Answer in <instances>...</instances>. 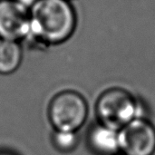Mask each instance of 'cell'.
<instances>
[{
	"instance_id": "1",
	"label": "cell",
	"mask_w": 155,
	"mask_h": 155,
	"mask_svg": "<svg viewBox=\"0 0 155 155\" xmlns=\"http://www.w3.org/2000/svg\"><path fill=\"white\" fill-rule=\"evenodd\" d=\"M76 12L69 0H37L30 7V27L24 42L44 50L66 42L74 33Z\"/></svg>"
},
{
	"instance_id": "2",
	"label": "cell",
	"mask_w": 155,
	"mask_h": 155,
	"mask_svg": "<svg viewBox=\"0 0 155 155\" xmlns=\"http://www.w3.org/2000/svg\"><path fill=\"white\" fill-rule=\"evenodd\" d=\"M95 109L100 124L118 132L131 122L143 118V105L131 93L122 88L104 92Z\"/></svg>"
},
{
	"instance_id": "3",
	"label": "cell",
	"mask_w": 155,
	"mask_h": 155,
	"mask_svg": "<svg viewBox=\"0 0 155 155\" xmlns=\"http://www.w3.org/2000/svg\"><path fill=\"white\" fill-rule=\"evenodd\" d=\"M88 105L84 98L74 91L57 94L48 107V117L55 131L75 132L85 123Z\"/></svg>"
},
{
	"instance_id": "4",
	"label": "cell",
	"mask_w": 155,
	"mask_h": 155,
	"mask_svg": "<svg viewBox=\"0 0 155 155\" xmlns=\"http://www.w3.org/2000/svg\"><path fill=\"white\" fill-rule=\"evenodd\" d=\"M120 150L125 155H153L155 126L145 118H138L119 131Z\"/></svg>"
},
{
	"instance_id": "5",
	"label": "cell",
	"mask_w": 155,
	"mask_h": 155,
	"mask_svg": "<svg viewBox=\"0 0 155 155\" xmlns=\"http://www.w3.org/2000/svg\"><path fill=\"white\" fill-rule=\"evenodd\" d=\"M30 27V8L16 0H0V38L21 42Z\"/></svg>"
},
{
	"instance_id": "6",
	"label": "cell",
	"mask_w": 155,
	"mask_h": 155,
	"mask_svg": "<svg viewBox=\"0 0 155 155\" xmlns=\"http://www.w3.org/2000/svg\"><path fill=\"white\" fill-rule=\"evenodd\" d=\"M88 144L98 155H115L120 151L119 132L102 124L91 127L88 132Z\"/></svg>"
},
{
	"instance_id": "7",
	"label": "cell",
	"mask_w": 155,
	"mask_h": 155,
	"mask_svg": "<svg viewBox=\"0 0 155 155\" xmlns=\"http://www.w3.org/2000/svg\"><path fill=\"white\" fill-rule=\"evenodd\" d=\"M23 60V48L19 42L0 38V74L15 72Z\"/></svg>"
},
{
	"instance_id": "8",
	"label": "cell",
	"mask_w": 155,
	"mask_h": 155,
	"mask_svg": "<svg viewBox=\"0 0 155 155\" xmlns=\"http://www.w3.org/2000/svg\"><path fill=\"white\" fill-rule=\"evenodd\" d=\"M53 143L61 153H70L78 144V136L75 132L55 131L53 135Z\"/></svg>"
},
{
	"instance_id": "9",
	"label": "cell",
	"mask_w": 155,
	"mask_h": 155,
	"mask_svg": "<svg viewBox=\"0 0 155 155\" xmlns=\"http://www.w3.org/2000/svg\"><path fill=\"white\" fill-rule=\"evenodd\" d=\"M16 1H18L19 3H21V4H23L24 5L27 6L28 8H30L37 0H16Z\"/></svg>"
},
{
	"instance_id": "10",
	"label": "cell",
	"mask_w": 155,
	"mask_h": 155,
	"mask_svg": "<svg viewBox=\"0 0 155 155\" xmlns=\"http://www.w3.org/2000/svg\"><path fill=\"white\" fill-rule=\"evenodd\" d=\"M0 155H15L10 152H5V151H0Z\"/></svg>"
},
{
	"instance_id": "11",
	"label": "cell",
	"mask_w": 155,
	"mask_h": 155,
	"mask_svg": "<svg viewBox=\"0 0 155 155\" xmlns=\"http://www.w3.org/2000/svg\"><path fill=\"white\" fill-rule=\"evenodd\" d=\"M115 155H125V154H124V153H122V154H120V153H117V154H115Z\"/></svg>"
},
{
	"instance_id": "12",
	"label": "cell",
	"mask_w": 155,
	"mask_h": 155,
	"mask_svg": "<svg viewBox=\"0 0 155 155\" xmlns=\"http://www.w3.org/2000/svg\"><path fill=\"white\" fill-rule=\"evenodd\" d=\"M69 1H70V0H69Z\"/></svg>"
}]
</instances>
